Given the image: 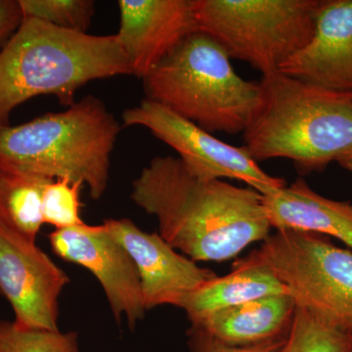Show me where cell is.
Wrapping results in <instances>:
<instances>
[{
	"instance_id": "6da1fadb",
	"label": "cell",
	"mask_w": 352,
	"mask_h": 352,
	"mask_svg": "<svg viewBox=\"0 0 352 352\" xmlns=\"http://www.w3.org/2000/svg\"><path fill=\"white\" fill-rule=\"evenodd\" d=\"M131 199L157 217L163 239L195 263L234 258L272 229L263 194L199 177L179 157H154L132 183Z\"/></svg>"
},
{
	"instance_id": "9a60e30c",
	"label": "cell",
	"mask_w": 352,
	"mask_h": 352,
	"mask_svg": "<svg viewBox=\"0 0 352 352\" xmlns=\"http://www.w3.org/2000/svg\"><path fill=\"white\" fill-rule=\"evenodd\" d=\"M296 309L288 294L263 296L212 312L192 322L191 327L231 346H256L285 339Z\"/></svg>"
},
{
	"instance_id": "603a6c76",
	"label": "cell",
	"mask_w": 352,
	"mask_h": 352,
	"mask_svg": "<svg viewBox=\"0 0 352 352\" xmlns=\"http://www.w3.org/2000/svg\"><path fill=\"white\" fill-rule=\"evenodd\" d=\"M24 20L19 0H0V51Z\"/></svg>"
},
{
	"instance_id": "5bb4252c",
	"label": "cell",
	"mask_w": 352,
	"mask_h": 352,
	"mask_svg": "<svg viewBox=\"0 0 352 352\" xmlns=\"http://www.w3.org/2000/svg\"><path fill=\"white\" fill-rule=\"evenodd\" d=\"M275 230H300L342 241L352 249V204L326 198L302 178L263 195Z\"/></svg>"
},
{
	"instance_id": "8fae6325",
	"label": "cell",
	"mask_w": 352,
	"mask_h": 352,
	"mask_svg": "<svg viewBox=\"0 0 352 352\" xmlns=\"http://www.w3.org/2000/svg\"><path fill=\"white\" fill-rule=\"evenodd\" d=\"M117 36L131 76L144 78L197 28L194 0H119Z\"/></svg>"
},
{
	"instance_id": "7402d4cb",
	"label": "cell",
	"mask_w": 352,
	"mask_h": 352,
	"mask_svg": "<svg viewBox=\"0 0 352 352\" xmlns=\"http://www.w3.org/2000/svg\"><path fill=\"white\" fill-rule=\"evenodd\" d=\"M188 338L191 352H281L287 337L256 346H231L210 337L198 329L190 327Z\"/></svg>"
},
{
	"instance_id": "52a82bcc",
	"label": "cell",
	"mask_w": 352,
	"mask_h": 352,
	"mask_svg": "<svg viewBox=\"0 0 352 352\" xmlns=\"http://www.w3.org/2000/svg\"><path fill=\"white\" fill-rule=\"evenodd\" d=\"M245 258L270 268L296 307L352 333V252L320 234L275 230Z\"/></svg>"
},
{
	"instance_id": "44dd1931",
	"label": "cell",
	"mask_w": 352,
	"mask_h": 352,
	"mask_svg": "<svg viewBox=\"0 0 352 352\" xmlns=\"http://www.w3.org/2000/svg\"><path fill=\"white\" fill-rule=\"evenodd\" d=\"M82 184L68 179L52 180L43 195V223L56 229L71 228L85 224L80 217V194Z\"/></svg>"
},
{
	"instance_id": "e0dca14e",
	"label": "cell",
	"mask_w": 352,
	"mask_h": 352,
	"mask_svg": "<svg viewBox=\"0 0 352 352\" xmlns=\"http://www.w3.org/2000/svg\"><path fill=\"white\" fill-rule=\"evenodd\" d=\"M52 180L0 168V224L36 243L43 226V195Z\"/></svg>"
},
{
	"instance_id": "277c9868",
	"label": "cell",
	"mask_w": 352,
	"mask_h": 352,
	"mask_svg": "<svg viewBox=\"0 0 352 352\" xmlns=\"http://www.w3.org/2000/svg\"><path fill=\"white\" fill-rule=\"evenodd\" d=\"M120 129L105 104L88 95L62 112L0 126V168L80 183L99 200L108 187Z\"/></svg>"
},
{
	"instance_id": "5b68a950",
	"label": "cell",
	"mask_w": 352,
	"mask_h": 352,
	"mask_svg": "<svg viewBox=\"0 0 352 352\" xmlns=\"http://www.w3.org/2000/svg\"><path fill=\"white\" fill-rule=\"evenodd\" d=\"M143 89L210 133H244L263 103L261 82L241 78L226 50L199 31L143 78Z\"/></svg>"
},
{
	"instance_id": "ffe728a7",
	"label": "cell",
	"mask_w": 352,
	"mask_h": 352,
	"mask_svg": "<svg viewBox=\"0 0 352 352\" xmlns=\"http://www.w3.org/2000/svg\"><path fill=\"white\" fill-rule=\"evenodd\" d=\"M19 4L24 19L78 32H87L95 13L92 0H19Z\"/></svg>"
},
{
	"instance_id": "7c38bea8",
	"label": "cell",
	"mask_w": 352,
	"mask_h": 352,
	"mask_svg": "<svg viewBox=\"0 0 352 352\" xmlns=\"http://www.w3.org/2000/svg\"><path fill=\"white\" fill-rule=\"evenodd\" d=\"M104 223L138 268L146 310L176 307L183 296L217 276L179 254L159 233L145 232L131 220L108 219Z\"/></svg>"
},
{
	"instance_id": "ac0fdd59",
	"label": "cell",
	"mask_w": 352,
	"mask_h": 352,
	"mask_svg": "<svg viewBox=\"0 0 352 352\" xmlns=\"http://www.w3.org/2000/svg\"><path fill=\"white\" fill-rule=\"evenodd\" d=\"M281 352H352V333L296 307Z\"/></svg>"
},
{
	"instance_id": "ba28073f",
	"label": "cell",
	"mask_w": 352,
	"mask_h": 352,
	"mask_svg": "<svg viewBox=\"0 0 352 352\" xmlns=\"http://www.w3.org/2000/svg\"><path fill=\"white\" fill-rule=\"evenodd\" d=\"M124 126H142L170 146L193 175L204 179H235L259 193L286 185L282 178L265 173L244 146L236 147L214 138L194 122L144 99L122 113Z\"/></svg>"
},
{
	"instance_id": "3957f363",
	"label": "cell",
	"mask_w": 352,
	"mask_h": 352,
	"mask_svg": "<svg viewBox=\"0 0 352 352\" xmlns=\"http://www.w3.org/2000/svg\"><path fill=\"white\" fill-rule=\"evenodd\" d=\"M263 103L244 132L256 162L288 159L302 173L321 171L352 150V94L281 73L263 76Z\"/></svg>"
},
{
	"instance_id": "30bf717a",
	"label": "cell",
	"mask_w": 352,
	"mask_h": 352,
	"mask_svg": "<svg viewBox=\"0 0 352 352\" xmlns=\"http://www.w3.org/2000/svg\"><path fill=\"white\" fill-rule=\"evenodd\" d=\"M50 241L59 258L87 268L98 280L116 320L124 317L129 328L135 327L146 311L138 268L106 224L56 229Z\"/></svg>"
},
{
	"instance_id": "8992f818",
	"label": "cell",
	"mask_w": 352,
	"mask_h": 352,
	"mask_svg": "<svg viewBox=\"0 0 352 352\" xmlns=\"http://www.w3.org/2000/svg\"><path fill=\"white\" fill-rule=\"evenodd\" d=\"M321 0H194L198 31L263 76L305 47Z\"/></svg>"
},
{
	"instance_id": "7a4b0ae2",
	"label": "cell",
	"mask_w": 352,
	"mask_h": 352,
	"mask_svg": "<svg viewBox=\"0 0 352 352\" xmlns=\"http://www.w3.org/2000/svg\"><path fill=\"white\" fill-rule=\"evenodd\" d=\"M126 75L131 69L117 34L92 36L27 18L0 51V126L34 97L54 95L69 108L87 83Z\"/></svg>"
},
{
	"instance_id": "9c48e42d",
	"label": "cell",
	"mask_w": 352,
	"mask_h": 352,
	"mask_svg": "<svg viewBox=\"0 0 352 352\" xmlns=\"http://www.w3.org/2000/svg\"><path fill=\"white\" fill-rule=\"evenodd\" d=\"M69 278L52 259L0 224V292L23 328L57 331L58 300Z\"/></svg>"
},
{
	"instance_id": "2e32d148",
	"label": "cell",
	"mask_w": 352,
	"mask_h": 352,
	"mask_svg": "<svg viewBox=\"0 0 352 352\" xmlns=\"http://www.w3.org/2000/svg\"><path fill=\"white\" fill-rule=\"evenodd\" d=\"M281 294L288 291L270 268L244 258L233 264L229 274L215 276L183 296L176 307L184 310L192 323L219 310Z\"/></svg>"
},
{
	"instance_id": "4fadbf2b",
	"label": "cell",
	"mask_w": 352,
	"mask_h": 352,
	"mask_svg": "<svg viewBox=\"0 0 352 352\" xmlns=\"http://www.w3.org/2000/svg\"><path fill=\"white\" fill-rule=\"evenodd\" d=\"M279 73L352 94V0H321L314 36L285 62Z\"/></svg>"
},
{
	"instance_id": "d6986e66",
	"label": "cell",
	"mask_w": 352,
	"mask_h": 352,
	"mask_svg": "<svg viewBox=\"0 0 352 352\" xmlns=\"http://www.w3.org/2000/svg\"><path fill=\"white\" fill-rule=\"evenodd\" d=\"M0 352H80L78 333L39 330L0 319Z\"/></svg>"
},
{
	"instance_id": "cb8c5ba5",
	"label": "cell",
	"mask_w": 352,
	"mask_h": 352,
	"mask_svg": "<svg viewBox=\"0 0 352 352\" xmlns=\"http://www.w3.org/2000/svg\"><path fill=\"white\" fill-rule=\"evenodd\" d=\"M338 163H339L344 170H349V173H352V150L346 153L344 156L340 157Z\"/></svg>"
}]
</instances>
